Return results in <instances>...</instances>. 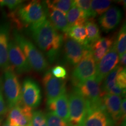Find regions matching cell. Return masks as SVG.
<instances>
[{
  "instance_id": "obj_10",
  "label": "cell",
  "mask_w": 126,
  "mask_h": 126,
  "mask_svg": "<svg viewBox=\"0 0 126 126\" xmlns=\"http://www.w3.org/2000/svg\"><path fill=\"white\" fill-rule=\"evenodd\" d=\"M42 82L46 95L47 103L56 100L63 94H67L66 82L64 79L54 77L50 70L45 72Z\"/></svg>"
},
{
  "instance_id": "obj_36",
  "label": "cell",
  "mask_w": 126,
  "mask_h": 126,
  "mask_svg": "<svg viewBox=\"0 0 126 126\" xmlns=\"http://www.w3.org/2000/svg\"><path fill=\"white\" fill-rule=\"evenodd\" d=\"M126 98L123 99L121 103V109H120V123L125 122L126 120Z\"/></svg>"
},
{
  "instance_id": "obj_23",
  "label": "cell",
  "mask_w": 126,
  "mask_h": 126,
  "mask_svg": "<svg viewBox=\"0 0 126 126\" xmlns=\"http://www.w3.org/2000/svg\"><path fill=\"white\" fill-rule=\"evenodd\" d=\"M84 26L85 28L88 43L91 46L100 38L99 28L92 19L86 20Z\"/></svg>"
},
{
  "instance_id": "obj_39",
  "label": "cell",
  "mask_w": 126,
  "mask_h": 126,
  "mask_svg": "<svg viewBox=\"0 0 126 126\" xmlns=\"http://www.w3.org/2000/svg\"><path fill=\"white\" fill-rule=\"evenodd\" d=\"M2 117H1V116H0V124H1V122H2Z\"/></svg>"
},
{
  "instance_id": "obj_19",
  "label": "cell",
  "mask_w": 126,
  "mask_h": 126,
  "mask_svg": "<svg viewBox=\"0 0 126 126\" xmlns=\"http://www.w3.org/2000/svg\"><path fill=\"white\" fill-rule=\"evenodd\" d=\"M46 5L47 16L49 18L48 20L57 31H59L66 33L70 28L66 17V14L46 4Z\"/></svg>"
},
{
  "instance_id": "obj_31",
  "label": "cell",
  "mask_w": 126,
  "mask_h": 126,
  "mask_svg": "<svg viewBox=\"0 0 126 126\" xmlns=\"http://www.w3.org/2000/svg\"><path fill=\"white\" fill-rule=\"evenodd\" d=\"M51 74L57 78L64 79L67 77V72L66 69L63 66L56 65L51 69Z\"/></svg>"
},
{
  "instance_id": "obj_32",
  "label": "cell",
  "mask_w": 126,
  "mask_h": 126,
  "mask_svg": "<svg viewBox=\"0 0 126 126\" xmlns=\"http://www.w3.org/2000/svg\"><path fill=\"white\" fill-rule=\"evenodd\" d=\"M23 2L20 0H0V7H7L9 9H14Z\"/></svg>"
},
{
  "instance_id": "obj_2",
  "label": "cell",
  "mask_w": 126,
  "mask_h": 126,
  "mask_svg": "<svg viewBox=\"0 0 126 126\" xmlns=\"http://www.w3.org/2000/svg\"><path fill=\"white\" fill-rule=\"evenodd\" d=\"M14 40L20 47L26 56L31 68L38 72H43L48 68V61L43 53L33 45L32 42L19 33L14 31Z\"/></svg>"
},
{
  "instance_id": "obj_3",
  "label": "cell",
  "mask_w": 126,
  "mask_h": 126,
  "mask_svg": "<svg viewBox=\"0 0 126 126\" xmlns=\"http://www.w3.org/2000/svg\"><path fill=\"white\" fill-rule=\"evenodd\" d=\"M69 126H83L87 117L89 108L87 102L74 88L68 97Z\"/></svg>"
},
{
  "instance_id": "obj_14",
  "label": "cell",
  "mask_w": 126,
  "mask_h": 126,
  "mask_svg": "<svg viewBox=\"0 0 126 126\" xmlns=\"http://www.w3.org/2000/svg\"><path fill=\"white\" fill-rule=\"evenodd\" d=\"M114 124L103 105L89 111L83 126H114Z\"/></svg>"
},
{
  "instance_id": "obj_38",
  "label": "cell",
  "mask_w": 126,
  "mask_h": 126,
  "mask_svg": "<svg viewBox=\"0 0 126 126\" xmlns=\"http://www.w3.org/2000/svg\"><path fill=\"white\" fill-rule=\"evenodd\" d=\"M11 126L9 125V124L7 122V123H5L4 124V126Z\"/></svg>"
},
{
  "instance_id": "obj_1",
  "label": "cell",
  "mask_w": 126,
  "mask_h": 126,
  "mask_svg": "<svg viewBox=\"0 0 126 126\" xmlns=\"http://www.w3.org/2000/svg\"><path fill=\"white\" fill-rule=\"evenodd\" d=\"M31 36L39 48L50 63L59 57L62 48L64 36L59 33L48 20L30 26Z\"/></svg>"
},
{
  "instance_id": "obj_21",
  "label": "cell",
  "mask_w": 126,
  "mask_h": 126,
  "mask_svg": "<svg viewBox=\"0 0 126 126\" xmlns=\"http://www.w3.org/2000/svg\"><path fill=\"white\" fill-rule=\"evenodd\" d=\"M68 37L83 45H89L84 25L70 27L65 33Z\"/></svg>"
},
{
  "instance_id": "obj_25",
  "label": "cell",
  "mask_w": 126,
  "mask_h": 126,
  "mask_svg": "<svg viewBox=\"0 0 126 126\" xmlns=\"http://www.w3.org/2000/svg\"><path fill=\"white\" fill-rule=\"evenodd\" d=\"M124 68H123L122 65H117L107 75V77L105 78V81H104L101 88L103 94H108L109 90L116 84V77L118 74Z\"/></svg>"
},
{
  "instance_id": "obj_9",
  "label": "cell",
  "mask_w": 126,
  "mask_h": 126,
  "mask_svg": "<svg viewBox=\"0 0 126 126\" xmlns=\"http://www.w3.org/2000/svg\"><path fill=\"white\" fill-rule=\"evenodd\" d=\"M41 100V89L38 83L32 78L25 79L21 87L22 103L33 109L39 106Z\"/></svg>"
},
{
  "instance_id": "obj_37",
  "label": "cell",
  "mask_w": 126,
  "mask_h": 126,
  "mask_svg": "<svg viewBox=\"0 0 126 126\" xmlns=\"http://www.w3.org/2000/svg\"><path fill=\"white\" fill-rule=\"evenodd\" d=\"M126 54H124L120 56L119 57V61H120L121 64H120V65H122L123 68H126Z\"/></svg>"
},
{
  "instance_id": "obj_27",
  "label": "cell",
  "mask_w": 126,
  "mask_h": 126,
  "mask_svg": "<svg viewBox=\"0 0 126 126\" xmlns=\"http://www.w3.org/2000/svg\"><path fill=\"white\" fill-rule=\"evenodd\" d=\"M73 2L74 1L71 0H54L46 1L45 3L66 14L73 5Z\"/></svg>"
},
{
  "instance_id": "obj_5",
  "label": "cell",
  "mask_w": 126,
  "mask_h": 126,
  "mask_svg": "<svg viewBox=\"0 0 126 126\" xmlns=\"http://www.w3.org/2000/svg\"><path fill=\"white\" fill-rule=\"evenodd\" d=\"M100 83L94 76L75 88L87 102L89 111L103 105L102 97L105 94L102 92Z\"/></svg>"
},
{
  "instance_id": "obj_17",
  "label": "cell",
  "mask_w": 126,
  "mask_h": 126,
  "mask_svg": "<svg viewBox=\"0 0 126 126\" xmlns=\"http://www.w3.org/2000/svg\"><path fill=\"white\" fill-rule=\"evenodd\" d=\"M122 97L106 94L102 97V102L105 110L113 122L120 123V109Z\"/></svg>"
},
{
  "instance_id": "obj_33",
  "label": "cell",
  "mask_w": 126,
  "mask_h": 126,
  "mask_svg": "<svg viewBox=\"0 0 126 126\" xmlns=\"http://www.w3.org/2000/svg\"><path fill=\"white\" fill-rule=\"evenodd\" d=\"M116 84L122 89H126V68L121 71L118 74L116 77Z\"/></svg>"
},
{
  "instance_id": "obj_35",
  "label": "cell",
  "mask_w": 126,
  "mask_h": 126,
  "mask_svg": "<svg viewBox=\"0 0 126 126\" xmlns=\"http://www.w3.org/2000/svg\"><path fill=\"white\" fill-rule=\"evenodd\" d=\"M108 94H114V95L119 96H122L124 97H126V89H122L119 87L117 85L115 84L113 87H111L109 90Z\"/></svg>"
},
{
  "instance_id": "obj_13",
  "label": "cell",
  "mask_w": 126,
  "mask_h": 126,
  "mask_svg": "<svg viewBox=\"0 0 126 126\" xmlns=\"http://www.w3.org/2000/svg\"><path fill=\"white\" fill-rule=\"evenodd\" d=\"M32 109L20 103L11 108L7 123L11 126H31Z\"/></svg>"
},
{
  "instance_id": "obj_28",
  "label": "cell",
  "mask_w": 126,
  "mask_h": 126,
  "mask_svg": "<svg viewBox=\"0 0 126 126\" xmlns=\"http://www.w3.org/2000/svg\"><path fill=\"white\" fill-rule=\"evenodd\" d=\"M91 1L90 0H75L73 2V5L83 12L87 20L92 19Z\"/></svg>"
},
{
  "instance_id": "obj_24",
  "label": "cell",
  "mask_w": 126,
  "mask_h": 126,
  "mask_svg": "<svg viewBox=\"0 0 126 126\" xmlns=\"http://www.w3.org/2000/svg\"><path fill=\"white\" fill-rule=\"evenodd\" d=\"M111 1L109 0H94L91 1L92 18L102 15L109 9Z\"/></svg>"
},
{
  "instance_id": "obj_6",
  "label": "cell",
  "mask_w": 126,
  "mask_h": 126,
  "mask_svg": "<svg viewBox=\"0 0 126 126\" xmlns=\"http://www.w3.org/2000/svg\"><path fill=\"white\" fill-rule=\"evenodd\" d=\"M3 89L9 108L21 103V85L16 74L10 66L4 71Z\"/></svg>"
},
{
  "instance_id": "obj_34",
  "label": "cell",
  "mask_w": 126,
  "mask_h": 126,
  "mask_svg": "<svg viewBox=\"0 0 126 126\" xmlns=\"http://www.w3.org/2000/svg\"><path fill=\"white\" fill-rule=\"evenodd\" d=\"M7 108L6 106L4 96H3L2 79L0 77V116L5 114L7 112Z\"/></svg>"
},
{
  "instance_id": "obj_20",
  "label": "cell",
  "mask_w": 126,
  "mask_h": 126,
  "mask_svg": "<svg viewBox=\"0 0 126 126\" xmlns=\"http://www.w3.org/2000/svg\"><path fill=\"white\" fill-rule=\"evenodd\" d=\"M114 42V36H108L100 38L91 45V51L96 63L98 62L109 51Z\"/></svg>"
},
{
  "instance_id": "obj_26",
  "label": "cell",
  "mask_w": 126,
  "mask_h": 126,
  "mask_svg": "<svg viewBox=\"0 0 126 126\" xmlns=\"http://www.w3.org/2000/svg\"><path fill=\"white\" fill-rule=\"evenodd\" d=\"M114 46L119 56L126 53V23L119 31L117 39L114 40Z\"/></svg>"
},
{
  "instance_id": "obj_18",
  "label": "cell",
  "mask_w": 126,
  "mask_h": 126,
  "mask_svg": "<svg viewBox=\"0 0 126 126\" xmlns=\"http://www.w3.org/2000/svg\"><path fill=\"white\" fill-rule=\"evenodd\" d=\"M50 112L54 113L66 122L69 120V102L67 94L61 95L56 100L47 103Z\"/></svg>"
},
{
  "instance_id": "obj_12",
  "label": "cell",
  "mask_w": 126,
  "mask_h": 126,
  "mask_svg": "<svg viewBox=\"0 0 126 126\" xmlns=\"http://www.w3.org/2000/svg\"><path fill=\"white\" fill-rule=\"evenodd\" d=\"M9 62L19 74L31 71L32 68L20 47L14 40L9 41L8 46Z\"/></svg>"
},
{
  "instance_id": "obj_22",
  "label": "cell",
  "mask_w": 126,
  "mask_h": 126,
  "mask_svg": "<svg viewBox=\"0 0 126 126\" xmlns=\"http://www.w3.org/2000/svg\"><path fill=\"white\" fill-rule=\"evenodd\" d=\"M66 17L70 27L84 25L87 20L83 12L74 5L67 13Z\"/></svg>"
},
{
  "instance_id": "obj_8",
  "label": "cell",
  "mask_w": 126,
  "mask_h": 126,
  "mask_svg": "<svg viewBox=\"0 0 126 126\" xmlns=\"http://www.w3.org/2000/svg\"><path fill=\"white\" fill-rule=\"evenodd\" d=\"M64 36V55L66 62L72 65H76L91 50L89 45H83L70 39L65 34Z\"/></svg>"
},
{
  "instance_id": "obj_30",
  "label": "cell",
  "mask_w": 126,
  "mask_h": 126,
  "mask_svg": "<svg viewBox=\"0 0 126 126\" xmlns=\"http://www.w3.org/2000/svg\"><path fill=\"white\" fill-rule=\"evenodd\" d=\"M31 126H47L46 115L40 110L33 112Z\"/></svg>"
},
{
  "instance_id": "obj_16",
  "label": "cell",
  "mask_w": 126,
  "mask_h": 126,
  "mask_svg": "<svg viewBox=\"0 0 126 126\" xmlns=\"http://www.w3.org/2000/svg\"><path fill=\"white\" fill-rule=\"evenodd\" d=\"M9 30L8 23L0 24V68L4 70L10 66L8 58Z\"/></svg>"
},
{
  "instance_id": "obj_4",
  "label": "cell",
  "mask_w": 126,
  "mask_h": 126,
  "mask_svg": "<svg viewBox=\"0 0 126 126\" xmlns=\"http://www.w3.org/2000/svg\"><path fill=\"white\" fill-rule=\"evenodd\" d=\"M18 13L22 22L30 26L42 22L47 16L45 1H30L20 7Z\"/></svg>"
},
{
  "instance_id": "obj_11",
  "label": "cell",
  "mask_w": 126,
  "mask_h": 126,
  "mask_svg": "<svg viewBox=\"0 0 126 126\" xmlns=\"http://www.w3.org/2000/svg\"><path fill=\"white\" fill-rule=\"evenodd\" d=\"M119 63V56L116 50L114 42L110 49L101 59L96 63L95 76L100 82L107 77Z\"/></svg>"
},
{
  "instance_id": "obj_15",
  "label": "cell",
  "mask_w": 126,
  "mask_h": 126,
  "mask_svg": "<svg viewBox=\"0 0 126 126\" xmlns=\"http://www.w3.org/2000/svg\"><path fill=\"white\" fill-rule=\"evenodd\" d=\"M122 12L117 7H111L99 19V23L102 29L106 33L116 28L122 18Z\"/></svg>"
},
{
  "instance_id": "obj_29",
  "label": "cell",
  "mask_w": 126,
  "mask_h": 126,
  "mask_svg": "<svg viewBox=\"0 0 126 126\" xmlns=\"http://www.w3.org/2000/svg\"><path fill=\"white\" fill-rule=\"evenodd\" d=\"M46 117L47 126H69L67 122L51 112L47 113Z\"/></svg>"
},
{
  "instance_id": "obj_7",
  "label": "cell",
  "mask_w": 126,
  "mask_h": 126,
  "mask_svg": "<svg viewBox=\"0 0 126 126\" xmlns=\"http://www.w3.org/2000/svg\"><path fill=\"white\" fill-rule=\"evenodd\" d=\"M96 63L93 57L91 49L75 65L71 74V81L74 88L95 75Z\"/></svg>"
}]
</instances>
